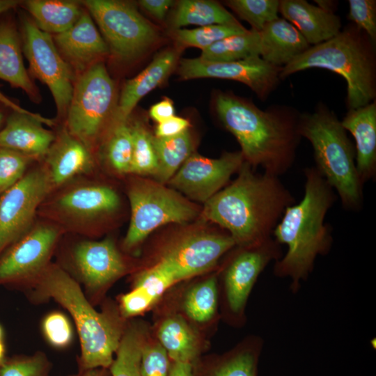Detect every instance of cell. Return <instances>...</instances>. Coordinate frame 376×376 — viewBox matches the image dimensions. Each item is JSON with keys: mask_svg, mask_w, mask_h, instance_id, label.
<instances>
[{"mask_svg": "<svg viewBox=\"0 0 376 376\" xmlns=\"http://www.w3.org/2000/svg\"><path fill=\"white\" fill-rule=\"evenodd\" d=\"M237 177L204 204L205 221L217 224L237 246H249L272 237L287 207L295 199L279 177L258 173L244 162Z\"/></svg>", "mask_w": 376, "mask_h": 376, "instance_id": "obj_1", "label": "cell"}, {"mask_svg": "<svg viewBox=\"0 0 376 376\" xmlns=\"http://www.w3.org/2000/svg\"><path fill=\"white\" fill-rule=\"evenodd\" d=\"M302 199L286 207L272 237L287 251L274 263L273 274L288 279L296 294L313 272L319 256L327 255L333 244L332 228L324 221L338 196L315 166L304 169Z\"/></svg>", "mask_w": 376, "mask_h": 376, "instance_id": "obj_2", "label": "cell"}, {"mask_svg": "<svg viewBox=\"0 0 376 376\" xmlns=\"http://www.w3.org/2000/svg\"><path fill=\"white\" fill-rule=\"evenodd\" d=\"M25 292L33 304L52 300L69 313L79 340V370L109 368L126 329L118 309L107 305L97 311L81 285L56 262Z\"/></svg>", "mask_w": 376, "mask_h": 376, "instance_id": "obj_3", "label": "cell"}, {"mask_svg": "<svg viewBox=\"0 0 376 376\" xmlns=\"http://www.w3.org/2000/svg\"><path fill=\"white\" fill-rule=\"evenodd\" d=\"M215 111L223 126L237 139L245 162L253 170L280 177L293 165L301 136L299 115L290 109L261 110L235 95L219 93Z\"/></svg>", "mask_w": 376, "mask_h": 376, "instance_id": "obj_4", "label": "cell"}, {"mask_svg": "<svg viewBox=\"0 0 376 376\" xmlns=\"http://www.w3.org/2000/svg\"><path fill=\"white\" fill-rule=\"evenodd\" d=\"M374 43L355 24H349L334 38L311 46L280 72L283 79L310 68H323L342 76L347 83L349 109L367 105L376 96Z\"/></svg>", "mask_w": 376, "mask_h": 376, "instance_id": "obj_5", "label": "cell"}, {"mask_svg": "<svg viewBox=\"0 0 376 376\" xmlns=\"http://www.w3.org/2000/svg\"><path fill=\"white\" fill-rule=\"evenodd\" d=\"M298 132L311 143L315 168L334 189L345 210L363 205V184L355 164V148L336 114L324 105L299 115Z\"/></svg>", "mask_w": 376, "mask_h": 376, "instance_id": "obj_6", "label": "cell"}, {"mask_svg": "<svg viewBox=\"0 0 376 376\" xmlns=\"http://www.w3.org/2000/svg\"><path fill=\"white\" fill-rule=\"evenodd\" d=\"M59 189L46 198L38 213L65 233L91 237L97 233L95 226L97 222L116 212L120 206L118 193L102 184L70 181Z\"/></svg>", "mask_w": 376, "mask_h": 376, "instance_id": "obj_7", "label": "cell"}, {"mask_svg": "<svg viewBox=\"0 0 376 376\" xmlns=\"http://www.w3.org/2000/svg\"><path fill=\"white\" fill-rule=\"evenodd\" d=\"M131 218L123 246L131 251L155 229L169 223L185 224L198 214V208L177 191L157 181L137 178L127 188Z\"/></svg>", "mask_w": 376, "mask_h": 376, "instance_id": "obj_8", "label": "cell"}, {"mask_svg": "<svg viewBox=\"0 0 376 376\" xmlns=\"http://www.w3.org/2000/svg\"><path fill=\"white\" fill-rule=\"evenodd\" d=\"M113 81L102 62L82 72L73 88L67 110V131L89 150L93 148L115 112Z\"/></svg>", "mask_w": 376, "mask_h": 376, "instance_id": "obj_9", "label": "cell"}, {"mask_svg": "<svg viewBox=\"0 0 376 376\" xmlns=\"http://www.w3.org/2000/svg\"><path fill=\"white\" fill-rule=\"evenodd\" d=\"M56 263L81 285L95 306L107 288L128 270L123 256L110 237L73 242L62 248Z\"/></svg>", "mask_w": 376, "mask_h": 376, "instance_id": "obj_10", "label": "cell"}, {"mask_svg": "<svg viewBox=\"0 0 376 376\" xmlns=\"http://www.w3.org/2000/svg\"><path fill=\"white\" fill-rule=\"evenodd\" d=\"M81 4L98 25L109 52L120 61L136 58L157 39L155 28L130 3L86 0Z\"/></svg>", "mask_w": 376, "mask_h": 376, "instance_id": "obj_11", "label": "cell"}, {"mask_svg": "<svg viewBox=\"0 0 376 376\" xmlns=\"http://www.w3.org/2000/svg\"><path fill=\"white\" fill-rule=\"evenodd\" d=\"M64 233L49 221L36 222L0 256V285H15L25 291L52 263Z\"/></svg>", "mask_w": 376, "mask_h": 376, "instance_id": "obj_12", "label": "cell"}, {"mask_svg": "<svg viewBox=\"0 0 376 376\" xmlns=\"http://www.w3.org/2000/svg\"><path fill=\"white\" fill-rule=\"evenodd\" d=\"M53 191L42 164L0 195V256L31 230L40 205Z\"/></svg>", "mask_w": 376, "mask_h": 376, "instance_id": "obj_13", "label": "cell"}, {"mask_svg": "<svg viewBox=\"0 0 376 376\" xmlns=\"http://www.w3.org/2000/svg\"><path fill=\"white\" fill-rule=\"evenodd\" d=\"M22 51L31 73L49 89L58 116L67 113L73 92L72 67L58 52L52 36L23 17Z\"/></svg>", "mask_w": 376, "mask_h": 376, "instance_id": "obj_14", "label": "cell"}, {"mask_svg": "<svg viewBox=\"0 0 376 376\" xmlns=\"http://www.w3.org/2000/svg\"><path fill=\"white\" fill-rule=\"evenodd\" d=\"M237 246V245H236ZM239 249L230 259L223 276L225 304L233 320H240L258 276L283 256L282 247L273 237Z\"/></svg>", "mask_w": 376, "mask_h": 376, "instance_id": "obj_15", "label": "cell"}, {"mask_svg": "<svg viewBox=\"0 0 376 376\" xmlns=\"http://www.w3.org/2000/svg\"><path fill=\"white\" fill-rule=\"evenodd\" d=\"M235 246L228 233L192 232L169 245L162 253L159 262L178 282L210 269Z\"/></svg>", "mask_w": 376, "mask_h": 376, "instance_id": "obj_16", "label": "cell"}, {"mask_svg": "<svg viewBox=\"0 0 376 376\" xmlns=\"http://www.w3.org/2000/svg\"><path fill=\"white\" fill-rule=\"evenodd\" d=\"M244 162L240 151L224 152L216 159L192 153L169 183L189 198L205 203L228 185Z\"/></svg>", "mask_w": 376, "mask_h": 376, "instance_id": "obj_17", "label": "cell"}, {"mask_svg": "<svg viewBox=\"0 0 376 376\" xmlns=\"http://www.w3.org/2000/svg\"><path fill=\"white\" fill-rule=\"evenodd\" d=\"M281 68L260 56L231 62H211L196 58L182 59L179 73L183 79L210 77L242 82L264 100L279 85Z\"/></svg>", "mask_w": 376, "mask_h": 376, "instance_id": "obj_18", "label": "cell"}, {"mask_svg": "<svg viewBox=\"0 0 376 376\" xmlns=\"http://www.w3.org/2000/svg\"><path fill=\"white\" fill-rule=\"evenodd\" d=\"M54 41L70 65L82 72L109 52L91 15L85 10L71 28L55 35Z\"/></svg>", "mask_w": 376, "mask_h": 376, "instance_id": "obj_19", "label": "cell"}, {"mask_svg": "<svg viewBox=\"0 0 376 376\" xmlns=\"http://www.w3.org/2000/svg\"><path fill=\"white\" fill-rule=\"evenodd\" d=\"M42 124L52 125L54 121L38 113L13 111L0 130V147L17 151L33 159L45 157L56 136Z\"/></svg>", "mask_w": 376, "mask_h": 376, "instance_id": "obj_20", "label": "cell"}, {"mask_svg": "<svg viewBox=\"0 0 376 376\" xmlns=\"http://www.w3.org/2000/svg\"><path fill=\"white\" fill-rule=\"evenodd\" d=\"M45 158L54 191L77 176L88 174L94 167L92 151L65 128L55 137Z\"/></svg>", "mask_w": 376, "mask_h": 376, "instance_id": "obj_21", "label": "cell"}, {"mask_svg": "<svg viewBox=\"0 0 376 376\" xmlns=\"http://www.w3.org/2000/svg\"><path fill=\"white\" fill-rule=\"evenodd\" d=\"M341 124L355 141V164L364 185L376 178V103L349 109Z\"/></svg>", "mask_w": 376, "mask_h": 376, "instance_id": "obj_22", "label": "cell"}, {"mask_svg": "<svg viewBox=\"0 0 376 376\" xmlns=\"http://www.w3.org/2000/svg\"><path fill=\"white\" fill-rule=\"evenodd\" d=\"M279 11L311 46L324 42L341 31V20L338 15L305 0H281Z\"/></svg>", "mask_w": 376, "mask_h": 376, "instance_id": "obj_23", "label": "cell"}, {"mask_svg": "<svg viewBox=\"0 0 376 376\" xmlns=\"http://www.w3.org/2000/svg\"><path fill=\"white\" fill-rule=\"evenodd\" d=\"M176 53L170 49L157 54L139 75L127 80L115 109L113 121H127L139 101L159 86L175 65Z\"/></svg>", "mask_w": 376, "mask_h": 376, "instance_id": "obj_24", "label": "cell"}, {"mask_svg": "<svg viewBox=\"0 0 376 376\" xmlns=\"http://www.w3.org/2000/svg\"><path fill=\"white\" fill-rule=\"evenodd\" d=\"M259 33L260 56L276 67L287 65L311 47L299 31L283 18L267 24Z\"/></svg>", "mask_w": 376, "mask_h": 376, "instance_id": "obj_25", "label": "cell"}, {"mask_svg": "<svg viewBox=\"0 0 376 376\" xmlns=\"http://www.w3.org/2000/svg\"><path fill=\"white\" fill-rule=\"evenodd\" d=\"M0 79L33 99L38 92L26 72L17 33L8 22L0 23Z\"/></svg>", "mask_w": 376, "mask_h": 376, "instance_id": "obj_26", "label": "cell"}, {"mask_svg": "<svg viewBox=\"0 0 376 376\" xmlns=\"http://www.w3.org/2000/svg\"><path fill=\"white\" fill-rule=\"evenodd\" d=\"M41 31L58 35L71 28L79 19L84 10L74 1L29 0L24 3Z\"/></svg>", "mask_w": 376, "mask_h": 376, "instance_id": "obj_27", "label": "cell"}, {"mask_svg": "<svg viewBox=\"0 0 376 376\" xmlns=\"http://www.w3.org/2000/svg\"><path fill=\"white\" fill-rule=\"evenodd\" d=\"M240 22L219 3L207 0H182L174 13L172 26L175 29L187 25L201 26L231 25Z\"/></svg>", "mask_w": 376, "mask_h": 376, "instance_id": "obj_28", "label": "cell"}, {"mask_svg": "<svg viewBox=\"0 0 376 376\" xmlns=\"http://www.w3.org/2000/svg\"><path fill=\"white\" fill-rule=\"evenodd\" d=\"M161 345L174 362L191 363L197 355L196 334L186 321L180 316L165 320L158 331Z\"/></svg>", "mask_w": 376, "mask_h": 376, "instance_id": "obj_29", "label": "cell"}, {"mask_svg": "<svg viewBox=\"0 0 376 376\" xmlns=\"http://www.w3.org/2000/svg\"><path fill=\"white\" fill-rule=\"evenodd\" d=\"M153 143L158 159V169L154 177L157 182L164 185L192 154L193 139L188 129L171 137L153 136Z\"/></svg>", "mask_w": 376, "mask_h": 376, "instance_id": "obj_30", "label": "cell"}, {"mask_svg": "<svg viewBox=\"0 0 376 376\" xmlns=\"http://www.w3.org/2000/svg\"><path fill=\"white\" fill-rule=\"evenodd\" d=\"M260 56V33L248 30L225 38L202 50L198 57L211 62H231Z\"/></svg>", "mask_w": 376, "mask_h": 376, "instance_id": "obj_31", "label": "cell"}, {"mask_svg": "<svg viewBox=\"0 0 376 376\" xmlns=\"http://www.w3.org/2000/svg\"><path fill=\"white\" fill-rule=\"evenodd\" d=\"M144 345L141 331L135 326L126 327L116 357L108 368L111 376H141L140 366Z\"/></svg>", "mask_w": 376, "mask_h": 376, "instance_id": "obj_32", "label": "cell"}, {"mask_svg": "<svg viewBox=\"0 0 376 376\" xmlns=\"http://www.w3.org/2000/svg\"><path fill=\"white\" fill-rule=\"evenodd\" d=\"M104 154L111 169L117 173H131L133 138L127 121H113L105 143Z\"/></svg>", "mask_w": 376, "mask_h": 376, "instance_id": "obj_33", "label": "cell"}, {"mask_svg": "<svg viewBox=\"0 0 376 376\" xmlns=\"http://www.w3.org/2000/svg\"><path fill=\"white\" fill-rule=\"evenodd\" d=\"M263 347L262 338H253L220 360L209 376H258Z\"/></svg>", "mask_w": 376, "mask_h": 376, "instance_id": "obj_34", "label": "cell"}, {"mask_svg": "<svg viewBox=\"0 0 376 376\" xmlns=\"http://www.w3.org/2000/svg\"><path fill=\"white\" fill-rule=\"evenodd\" d=\"M217 304V282L216 278L212 276L188 292L184 301V309L191 320L205 322L214 318Z\"/></svg>", "mask_w": 376, "mask_h": 376, "instance_id": "obj_35", "label": "cell"}, {"mask_svg": "<svg viewBox=\"0 0 376 376\" xmlns=\"http://www.w3.org/2000/svg\"><path fill=\"white\" fill-rule=\"evenodd\" d=\"M248 30L240 23L231 25H210L194 29H175L172 36L182 47H194L202 50L230 36L241 34Z\"/></svg>", "mask_w": 376, "mask_h": 376, "instance_id": "obj_36", "label": "cell"}, {"mask_svg": "<svg viewBox=\"0 0 376 376\" xmlns=\"http://www.w3.org/2000/svg\"><path fill=\"white\" fill-rule=\"evenodd\" d=\"M133 138V155L131 173L155 176L158 159L153 143V136L140 122L131 125Z\"/></svg>", "mask_w": 376, "mask_h": 376, "instance_id": "obj_37", "label": "cell"}, {"mask_svg": "<svg viewBox=\"0 0 376 376\" xmlns=\"http://www.w3.org/2000/svg\"><path fill=\"white\" fill-rule=\"evenodd\" d=\"M278 0H229L226 4L242 19L260 32L265 26L279 17Z\"/></svg>", "mask_w": 376, "mask_h": 376, "instance_id": "obj_38", "label": "cell"}, {"mask_svg": "<svg viewBox=\"0 0 376 376\" xmlns=\"http://www.w3.org/2000/svg\"><path fill=\"white\" fill-rule=\"evenodd\" d=\"M40 331L46 343L56 350H65L72 343L75 329L68 315L60 311L46 313L40 321Z\"/></svg>", "mask_w": 376, "mask_h": 376, "instance_id": "obj_39", "label": "cell"}, {"mask_svg": "<svg viewBox=\"0 0 376 376\" xmlns=\"http://www.w3.org/2000/svg\"><path fill=\"white\" fill-rule=\"evenodd\" d=\"M52 368L48 356L37 350L6 359L0 367V376H51Z\"/></svg>", "mask_w": 376, "mask_h": 376, "instance_id": "obj_40", "label": "cell"}, {"mask_svg": "<svg viewBox=\"0 0 376 376\" xmlns=\"http://www.w3.org/2000/svg\"><path fill=\"white\" fill-rule=\"evenodd\" d=\"M175 283L177 281L173 274L158 261L138 274L134 288L139 290L154 304L166 290Z\"/></svg>", "mask_w": 376, "mask_h": 376, "instance_id": "obj_41", "label": "cell"}, {"mask_svg": "<svg viewBox=\"0 0 376 376\" xmlns=\"http://www.w3.org/2000/svg\"><path fill=\"white\" fill-rule=\"evenodd\" d=\"M33 160L21 152L0 147V195L24 177Z\"/></svg>", "mask_w": 376, "mask_h": 376, "instance_id": "obj_42", "label": "cell"}, {"mask_svg": "<svg viewBox=\"0 0 376 376\" xmlns=\"http://www.w3.org/2000/svg\"><path fill=\"white\" fill-rule=\"evenodd\" d=\"M348 19L361 29L375 44L376 41V1L349 0Z\"/></svg>", "mask_w": 376, "mask_h": 376, "instance_id": "obj_43", "label": "cell"}, {"mask_svg": "<svg viewBox=\"0 0 376 376\" xmlns=\"http://www.w3.org/2000/svg\"><path fill=\"white\" fill-rule=\"evenodd\" d=\"M169 356L160 344L145 343L141 353V376H168L169 370Z\"/></svg>", "mask_w": 376, "mask_h": 376, "instance_id": "obj_44", "label": "cell"}, {"mask_svg": "<svg viewBox=\"0 0 376 376\" xmlns=\"http://www.w3.org/2000/svg\"><path fill=\"white\" fill-rule=\"evenodd\" d=\"M189 121L182 117L173 116L157 124L155 129V137L167 138L178 135L187 130Z\"/></svg>", "mask_w": 376, "mask_h": 376, "instance_id": "obj_45", "label": "cell"}, {"mask_svg": "<svg viewBox=\"0 0 376 376\" xmlns=\"http://www.w3.org/2000/svg\"><path fill=\"white\" fill-rule=\"evenodd\" d=\"M173 3L171 0H141L139 1L144 10L159 20L164 19Z\"/></svg>", "mask_w": 376, "mask_h": 376, "instance_id": "obj_46", "label": "cell"}, {"mask_svg": "<svg viewBox=\"0 0 376 376\" xmlns=\"http://www.w3.org/2000/svg\"><path fill=\"white\" fill-rule=\"evenodd\" d=\"M174 113L173 102L169 98H164L153 104L149 110L150 118L157 123L171 118Z\"/></svg>", "mask_w": 376, "mask_h": 376, "instance_id": "obj_47", "label": "cell"}, {"mask_svg": "<svg viewBox=\"0 0 376 376\" xmlns=\"http://www.w3.org/2000/svg\"><path fill=\"white\" fill-rule=\"evenodd\" d=\"M168 376H192V365L187 362H173Z\"/></svg>", "mask_w": 376, "mask_h": 376, "instance_id": "obj_48", "label": "cell"}, {"mask_svg": "<svg viewBox=\"0 0 376 376\" xmlns=\"http://www.w3.org/2000/svg\"><path fill=\"white\" fill-rule=\"evenodd\" d=\"M65 376H111L108 368H97L87 370H79L77 373Z\"/></svg>", "mask_w": 376, "mask_h": 376, "instance_id": "obj_49", "label": "cell"}, {"mask_svg": "<svg viewBox=\"0 0 376 376\" xmlns=\"http://www.w3.org/2000/svg\"><path fill=\"white\" fill-rule=\"evenodd\" d=\"M0 103L5 105L7 107L10 108L13 111L19 112V113H31L33 112L29 111L16 103H15L13 101H12L10 98H8L6 95H5L1 91H0Z\"/></svg>", "mask_w": 376, "mask_h": 376, "instance_id": "obj_50", "label": "cell"}, {"mask_svg": "<svg viewBox=\"0 0 376 376\" xmlns=\"http://www.w3.org/2000/svg\"><path fill=\"white\" fill-rule=\"evenodd\" d=\"M19 3L17 0H0V15L15 8Z\"/></svg>", "mask_w": 376, "mask_h": 376, "instance_id": "obj_51", "label": "cell"}, {"mask_svg": "<svg viewBox=\"0 0 376 376\" xmlns=\"http://www.w3.org/2000/svg\"><path fill=\"white\" fill-rule=\"evenodd\" d=\"M315 2L318 4V6L320 8L328 11L334 13V1H325V0H315Z\"/></svg>", "mask_w": 376, "mask_h": 376, "instance_id": "obj_52", "label": "cell"}, {"mask_svg": "<svg viewBox=\"0 0 376 376\" xmlns=\"http://www.w3.org/2000/svg\"><path fill=\"white\" fill-rule=\"evenodd\" d=\"M5 345L3 342V340H0V367L6 361V359L5 357Z\"/></svg>", "mask_w": 376, "mask_h": 376, "instance_id": "obj_53", "label": "cell"}, {"mask_svg": "<svg viewBox=\"0 0 376 376\" xmlns=\"http://www.w3.org/2000/svg\"><path fill=\"white\" fill-rule=\"evenodd\" d=\"M3 329L1 326L0 325V340H3Z\"/></svg>", "mask_w": 376, "mask_h": 376, "instance_id": "obj_54", "label": "cell"}, {"mask_svg": "<svg viewBox=\"0 0 376 376\" xmlns=\"http://www.w3.org/2000/svg\"><path fill=\"white\" fill-rule=\"evenodd\" d=\"M3 118V113L0 111V125L1 124V122H2Z\"/></svg>", "mask_w": 376, "mask_h": 376, "instance_id": "obj_55", "label": "cell"}]
</instances>
